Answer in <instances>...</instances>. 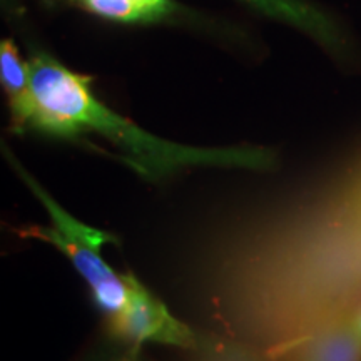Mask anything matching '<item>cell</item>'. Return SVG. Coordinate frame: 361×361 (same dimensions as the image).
I'll list each match as a JSON object with an SVG mask.
<instances>
[{
  "label": "cell",
  "instance_id": "obj_7",
  "mask_svg": "<svg viewBox=\"0 0 361 361\" xmlns=\"http://www.w3.org/2000/svg\"><path fill=\"white\" fill-rule=\"evenodd\" d=\"M79 7L104 19L129 24H151L173 16V0H72Z\"/></svg>",
  "mask_w": 361,
  "mask_h": 361
},
{
  "label": "cell",
  "instance_id": "obj_4",
  "mask_svg": "<svg viewBox=\"0 0 361 361\" xmlns=\"http://www.w3.org/2000/svg\"><path fill=\"white\" fill-rule=\"evenodd\" d=\"M290 361H361V331L353 314L328 322L290 343Z\"/></svg>",
  "mask_w": 361,
  "mask_h": 361
},
{
  "label": "cell",
  "instance_id": "obj_8",
  "mask_svg": "<svg viewBox=\"0 0 361 361\" xmlns=\"http://www.w3.org/2000/svg\"><path fill=\"white\" fill-rule=\"evenodd\" d=\"M353 319H355L356 326H358V329L361 331V308L356 310V313H353Z\"/></svg>",
  "mask_w": 361,
  "mask_h": 361
},
{
  "label": "cell",
  "instance_id": "obj_6",
  "mask_svg": "<svg viewBox=\"0 0 361 361\" xmlns=\"http://www.w3.org/2000/svg\"><path fill=\"white\" fill-rule=\"evenodd\" d=\"M243 2L258 8L259 12L273 17V19L284 20L305 30L328 47H333L340 42L335 24L305 0H243Z\"/></svg>",
  "mask_w": 361,
  "mask_h": 361
},
{
  "label": "cell",
  "instance_id": "obj_1",
  "mask_svg": "<svg viewBox=\"0 0 361 361\" xmlns=\"http://www.w3.org/2000/svg\"><path fill=\"white\" fill-rule=\"evenodd\" d=\"M29 71L35 104L29 128L64 139L102 135L124 152L130 168L151 180L188 166L268 169L274 164V152L266 147H189L149 134L99 102L90 90L92 79L44 52L30 57Z\"/></svg>",
  "mask_w": 361,
  "mask_h": 361
},
{
  "label": "cell",
  "instance_id": "obj_3",
  "mask_svg": "<svg viewBox=\"0 0 361 361\" xmlns=\"http://www.w3.org/2000/svg\"><path fill=\"white\" fill-rule=\"evenodd\" d=\"M128 301L124 308L109 316L111 335L130 343L134 348L146 341L194 348L196 336L183 322L171 314L162 301L152 295L133 273L124 274Z\"/></svg>",
  "mask_w": 361,
  "mask_h": 361
},
{
  "label": "cell",
  "instance_id": "obj_5",
  "mask_svg": "<svg viewBox=\"0 0 361 361\" xmlns=\"http://www.w3.org/2000/svg\"><path fill=\"white\" fill-rule=\"evenodd\" d=\"M0 80L11 106L12 129L22 134L29 128L35 104L29 62L22 61L19 49L11 39H4L0 44Z\"/></svg>",
  "mask_w": 361,
  "mask_h": 361
},
{
  "label": "cell",
  "instance_id": "obj_2",
  "mask_svg": "<svg viewBox=\"0 0 361 361\" xmlns=\"http://www.w3.org/2000/svg\"><path fill=\"white\" fill-rule=\"evenodd\" d=\"M4 154L19 174V178L39 197L52 221L51 226H29V228L19 229V236L25 239L35 238L56 246L69 258L72 266L89 284L99 308L109 316L123 310L128 301V283H126L124 274H116L102 258V246L116 243V236L80 223L79 219L71 216L64 207L54 201L51 194L45 191L32 176L27 173L24 166L7 147H4Z\"/></svg>",
  "mask_w": 361,
  "mask_h": 361
}]
</instances>
